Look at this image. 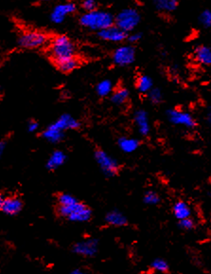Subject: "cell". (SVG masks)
Wrapping results in <instances>:
<instances>
[{"label": "cell", "mask_w": 211, "mask_h": 274, "mask_svg": "<svg viewBox=\"0 0 211 274\" xmlns=\"http://www.w3.org/2000/svg\"><path fill=\"white\" fill-rule=\"evenodd\" d=\"M80 23L92 31H101L114 25V17L112 14L106 11H98L97 9L86 12L80 18Z\"/></svg>", "instance_id": "obj_1"}, {"label": "cell", "mask_w": 211, "mask_h": 274, "mask_svg": "<svg viewBox=\"0 0 211 274\" xmlns=\"http://www.w3.org/2000/svg\"><path fill=\"white\" fill-rule=\"evenodd\" d=\"M57 211L62 218L78 223L87 222L92 217L91 210L79 200L67 206H58Z\"/></svg>", "instance_id": "obj_2"}, {"label": "cell", "mask_w": 211, "mask_h": 274, "mask_svg": "<svg viewBox=\"0 0 211 274\" xmlns=\"http://www.w3.org/2000/svg\"><path fill=\"white\" fill-rule=\"evenodd\" d=\"M75 45L65 36H56L50 45V54L53 61L75 56Z\"/></svg>", "instance_id": "obj_3"}, {"label": "cell", "mask_w": 211, "mask_h": 274, "mask_svg": "<svg viewBox=\"0 0 211 274\" xmlns=\"http://www.w3.org/2000/svg\"><path fill=\"white\" fill-rule=\"evenodd\" d=\"M140 22V14L133 8H126L120 11L116 18H114V23L117 27L121 28L125 33L133 32L138 26Z\"/></svg>", "instance_id": "obj_4"}, {"label": "cell", "mask_w": 211, "mask_h": 274, "mask_svg": "<svg viewBox=\"0 0 211 274\" xmlns=\"http://www.w3.org/2000/svg\"><path fill=\"white\" fill-rule=\"evenodd\" d=\"M94 157L99 168L106 176L111 177V176H116L119 173V170H120L119 163L113 157L107 154L106 151L97 150L95 152Z\"/></svg>", "instance_id": "obj_5"}, {"label": "cell", "mask_w": 211, "mask_h": 274, "mask_svg": "<svg viewBox=\"0 0 211 274\" xmlns=\"http://www.w3.org/2000/svg\"><path fill=\"white\" fill-rule=\"evenodd\" d=\"M48 42V36L37 31H28L19 36L18 43L24 49H34L41 48Z\"/></svg>", "instance_id": "obj_6"}, {"label": "cell", "mask_w": 211, "mask_h": 274, "mask_svg": "<svg viewBox=\"0 0 211 274\" xmlns=\"http://www.w3.org/2000/svg\"><path fill=\"white\" fill-rule=\"evenodd\" d=\"M135 49L132 46H121L113 53V62L119 67H127L135 60Z\"/></svg>", "instance_id": "obj_7"}, {"label": "cell", "mask_w": 211, "mask_h": 274, "mask_svg": "<svg viewBox=\"0 0 211 274\" xmlns=\"http://www.w3.org/2000/svg\"><path fill=\"white\" fill-rule=\"evenodd\" d=\"M167 118L169 123L175 126L193 128L196 127V120L190 113L180 109H169L167 111Z\"/></svg>", "instance_id": "obj_8"}, {"label": "cell", "mask_w": 211, "mask_h": 274, "mask_svg": "<svg viewBox=\"0 0 211 274\" xmlns=\"http://www.w3.org/2000/svg\"><path fill=\"white\" fill-rule=\"evenodd\" d=\"M99 250V241L95 238L85 239L73 246V253L85 257L95 256Z\"/></svg>", "instance_id": "obj_9"}, {"label": "cell", "mask_w": 211, "mask_h": 274, "mask_svg": "<svg viewBox=\"0 0 211 274\" xmlns=\"http://www.w3.org/2000/svg\"><path fill=\"white\" fill-rule=\"evenodd\" d=\"M98 36L101 40L107 42L120 43L127 38V33L117 26H110L108 28L99 31Z\"/></svg>", "instance_id": "obj_10"}, {"label": "cell", "mask_w": 211, "mask_h": 274, "mask_svg": "<svg viewBox=\"0 0 211 274\" xmlns=\"http://www.w3.org/2000/svg\"><path fill=\"white\" fill-rule=\"evenodd\" d=\"M75 11H76V5L74 3L67 2V3L58 4L51 12L50 19L55 24H61L64 21L67 15L73 14Z\"/></svg>", "instance_id": "obj_11"}, {"label": "cell", "mask_w": 211, "mask_h": 274, "mask_svg": "<svg viewBox=\"0 0 211 274\" xmlns=\"http://www.w3.org/2000/svg\"><path fill=\"white\" fill-rule=\"evenodd\" d=\"M134 124L137 127L138 132L142 136H147L151 131V125L147 111L144 109H138L134 112Z\"/></svg>", "instance_id": "obj_12"}, {"label": "cell", "mask_w": 211, "mask_h": 274, "mask_svg": "<svg viewBox=\"0 0 211 274\" xmlns=\"http://www.w3.org/2000/svg\"><path fill=\"white\" fill-rule=\"evenodd\" d=\"M23 208V202L19 197H5L2 210L8 216H15L21 211Z\"/></svg>", "instance_id": "obj_13"}, {"label": "cell", "mask_w": 211, "mask_h": 274, "mask_svg": "<svg viewBox=\"0 0 211 274\" xmlns=\"http://www.w3.org/2000/svg\"><path fill=\"white\" fill-rule=\"evenodd\" d=\"M53 125L63 132L66 130H74L80 127L79 120L69 114H63L55 120V123H53Z\"/></svg>", "instance_id": "obj_14"}, {"label": "cell", "mask_w": 211, "mask_h": 274, "mask_svg": "<svg viewBox=\"0 0 211 274\" xmlns=\"http://www.w3.org/2000/svg\"><path fill=\"white\" fill-rule=\"evenodd\" d=\"M57 69L63 73H71L75 71L79 66V60L75 56L67 57L53 61Z\"/></svg>", "instance_id": "obj_15"}, {"label": "cell", "mask_w": 211, "mask_h": 274, "mask_svg": "<svg viewBox=\"0 0 211 274\" xmlns=\"http://www.w3.org/2000/svg\"><path fill=\"white\" fill-rule=\"evenodd\" d=\"M64 136V132L58 127H55L53 124H51L50 127H47L43 131L42 137L46 141L51 143H58L62 141Z\"/></svg>", "instance_id": "obj_16"}, {"label": "cell", "mask_w": 211, "mask_h": 274, "mask_svg": "<svg viewBox=\"0 0 211 274\" xmlns=\"http://www.w3.org/2000/svg\"><path fill=\"white\" fill-rule=\"evenodd\" d=\"M118 145L122 152L127 153V154H131L138 149L140 143L137 139L122 137V138L119 139Z\"/></svg>", "instance_id": "obj_17"}, {"label": "cell", "mask_w": 211, "mask_h": 274, "mask_svg": "<svg viewBox=\"0 0 211 274\" xmlns=\"http://www.w3.org/2000/svg\"><path fill=\"white\" fill-rule=\"evenodd\" d=\"M106 221L107 224L114 226V227H123L127 225L128 223L126 217L121 211L118 210L109 211L106 215Z\"/></svg>", "instance_id": "obj_18"}, {"label": "cell", "mask_w": 211, "mask_h": 274, "mask_svg": "<svg viewBox=\"0 0 211 274\" xmlns=\"http://www.w3.org/2000/svg\"><path fill=\"white\" fill-rule=\"evenodd\" d=\"M194 58L203 66H211V48L207 46H199L194 50Z\"/></svg>", "instance_id": "obj_19"}, {"label": "cell", "mask_w": 211, "mask_h": 274, "mask_svg": "<svg viewBox=\"0 0 211 274\" xmlns=\"http://www.w3.org/2000/svg\"><path fill=\"white\" fill-rule=\"evenodd\" d=\"M66 161V156L61 150H56L50 155L47 162V168L49 170H56L61 167Z\"/></svg>", "instance_id": "obj_20"}, {"label": "cell", "mask_w": 211, "mask_h": 274, "mask_svg": "<svg viewBox=\"0 0 211 274\" xmlns=\"http://www.w3.org/2000/svg\"><path fill=\"white\" fill-rule=\"evenodd\" d=\"M172 211H173V215H174L176 219H178V220L190 218V216H191V210H190L189 204L185 202L183 200H179L174 203Z\"/></svg>", "instance_id": "obj_21"}, {"label": "cell", "mask_w": 211, "mask_h": 274, "mask_svg": "<svg viewBox=\"0 0 211 274\" xmlns=\"http://www.w3.org/2000/svg\"><path fill=\"white\" fill-rule=\"evenodd\" d=\"M155 9L161 13H171L178 6V0H153Z\"/></svg>", "instance_id": "obj_22"}, {"label": "cell", "mask_w": 211, "mask_h": 274, "mask_svg": "<svg viewBox=\"0 0 211 274\" xmlns=\"http://www.w3.org/2000/svg\"><path fill=\"white\" fill-rule=\"evenodd\" d=\"M136 88L137 90L143 93V94H148V92L154 87V83L152 78L148 75H141L136 80Z\"/></svg>", "instance_id": "obj_23"}, {"label": "cell", "mask_w": 211, "mask_h": 274, "mask_svg": "<svg viewBox=\"0 0 211 274\" xmlns=\"http://www.w3.org/2000/svg\"><path fill=\"white\" fill-rule=\"evenodd\" d=\"M128 99H129V92L124 87H119L118 89L113 92L112 96H111L113 104L117 106L124 105L128 101Z\"/></svg>", "instance_id": "obj_24"}, {"label": "cell", "mask_w": 211, "mask_h": 274, "mask_svg": "<svg viewBox=\"0 0 211 274\" xmlns=\"http://www.w3.org/2000/svg\"><path fill=\"white\" fill-rule=\"evenodd\" d=\"M96 92L99 97H106L110 95L113 92V84L110 80H102L97 84Z\"/></svg>", "instance_id": "obj_25"}, {"label": "cell", "mask_w": 211, "mask_h": 274, "mask_svg": "<svg viewBox=\"0 0 211 274\" xmlns=\"http://www.w3.org/2000/svg\"><path fill=\"white\" fill-rule=\"evenodd\" d=\"M143 201L147 205H157L160 202V197L155 191H147L143 196Z\"/></svg>", "instance_id": "obj_26"}, {"label": "cell", "mask_w": 211, "mask_h": 274, "mask_svg": "<svg viewBox=\"0 0 211 274\" xmlns=\"http://www.w3.org/2000/svg\"><path fill=\"white\" fill-rule=\"evenodd\" d=\"M76 201H78L76 197H73L71 194H66V193L60 194L57 197L58 206H67V205L75 203Z\"/></svg>", "instance_id": "obj_27"}, {"label": "cell", "mask_w": 211, "mask_h": 274, "mask_svg": "<svg viewBox=\"0 0 211 274\" xmlns=\"http://www.w3.org/2000/svg\"><path fill=\"white\" fill-rule=\"evenodd\" d=\"M151 267L155 271L162 272V273H165L169 270V264L163 259H155L153 261Z\"/></svg>", "instance_id": "obj_28"}, {"label": "cell", "mask_w": 211, "mask_h": 274, "mask_svg": "<svg viewBox=\"0 0 211 274\" xmlns=\"http://www.w3.org/2000/svg\"><path fill=\"white\" fill-rule=\"evenodd\" d=\"M149 100L151 101L152 104L154 105H158L160 104L163 100V94L162 92L157 88V87H153L150 92H148Z\"/></svg>", "instance_id": "obj_29"}, {"label": "cell", "mask_w": 211, "mask_h": 274, "mask_svg": "<svg viewBox=\"0 0 211 274\" xmlns=\"http://www.w3.org/2000/svg\"><path fill=\"white\" fill-rule=\"evenodd\" d=\"M199 23L204 28H211V10H204L199 15Z\"/></svg>", "instance_id": "obj_30"}, {"label": "cell", "mask_w": 211, "mask_h": 274, "mask_svg": "<svg viewBox=\"0 0 211 274\" xmlns=\"http://www.w3.org/2000/svg\"><path fill=\"white\" fill-rule=\"evenodd\" d=\"M179 227L184 231H191L195 228V222L190 218H184L179 220Z\"/></svg>", "instance_id": "obj_31"}, {"label": "cell", "mask_w": 211, "mask_h": 274, "mask_svg": "<svg viewBox=\"0 0 211 274\" xmlns=\"http://www.w3.org/2000/svg\"><path fill=\"white\" fill-rule=\"evenodd\" d=\"M83 8L85 12H91L97 9V2L96 0H85L83 2Z\"/></svg>", "instance_id": "obj_32"}, {"label": "cell", "mask_w": 211, "mask_h": 274, "mask_svg": "<svg viewBox=\"0 0 211 274\" xmlns=\"http://www.w3.org/2000/svg\"><path fill=\"white\" fill-rule=\"evenodd\" d=\"M141 38H142V35L140 33H132L130 36H127V39L128 41L132 44L134 43H137L138 41H140Z\"/></svg>", "instance_id": "obj_33"}, {"label": "cell", "mask_w": 211, "mask_h": 274, "mask_svg": "<svg viewBox=\"0 0 211 274\" xmlns=\"http://www.w3.org/2000/svg\"><path fill=\"white\" fill-rule=\"evenodd\" d=\"M39 125L38 123H36V120H29L28 123V126H27V129H28V132H36V130L38 129Z\"/></svg>", "instance_id": "obj_34"}, {"label": "cell", "mask_w": 211, "mask_h": 274, "mask_svg": "<svg viewBox=\"0 0 211 274\" xmlns=\"http://www.w3.org/2000/svg\"><path fill=\"white\" fill-rule=\"evenodd\" d=\"M6 148V143L4 141H0V158L3 155Z\"/></svg>", "instance_id": "obj_35"}, {"label": "cell", "mask_w": 211, "mask_h": 274, "mask_svg": "<svg viewBox=\"0 0 211 274\" xmlns=\"http://www.w3.org/2000/svg\"><path fill=\"white\" fill-rule=\"evenodd\" d=\"M206 121L211 126V107L206 113Z\"/></svg>", "instance_id": "obj_36"}, {"label": "cell", "mask_w": 211, "mask_h": 274, "mask_svg": "<svg viewBox=\"0 0 211 274\" xmlns=\"http://www.w3.org/2000/svg\"><path fill=\"white\" fill-rule=\"evenodd\" d=\"M4 199L5 197H3L1 194H0V211L2 210V206H3V202H4Z\"/></svg>", "instance_id": "obj_37"}, {"label": "cell", "mask_w": 211, "mask_h": 274, "mask_svg": "<svg viewBox=\"0 0 211 274\" xmlns=\"http://www.w3.org/2000/svg\"><path fill=\"white\" fill-rule=\"evenodd\" d=\"M71 273L72 274H82L83 273V271L81 270V269H79V268H76V269H73L72 271H71Z\"/></svg>", "instance_id": "obj_38"}, {"label": "cell", "mask_w": 211, "mask_h": 274, "mask_svg": "<svg viewBox=\"0 0 211 274\" xmlns=\"http://www.w3.org/2000/svg\"><path fill=\"white\" fill-rule=\"evenodd\" d=\"M40 1H50V0H40Z\"/></svg>", "instance_id": "obj_39"}, {"label": "cell", "mask_w": 211, "mask_h": 274, "mask_svg": "<svg viewBox=\"0 0 211 274\" xmlns=\"http://www.w3.org/2000/svg\"><path fill=\"white\" fill-rule=\"evenodd\" d=\"M209 197H210V198H211V191H210V193H209Z\"/></svg>", "instance_id": "obj_40"}, {"label": "cell", "mask_w": 211, "mask_h": 274, "mask_svg": "<svg viewBox=\"0 0 211 274\" xmlns=\"http://www.w3.org/2000/svg\"><path fill=\"white\" fill-rule=\"evenodd\" d=\"M0 92H1V87H0Z\"/></svg>", "instance_id": "obj_41"}]
</instances>
